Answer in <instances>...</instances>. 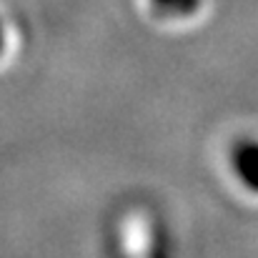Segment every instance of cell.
Wrapping results in <instances>:
<instances>
[{
    "instance_id": "1",
    "label": "cell",
    "mask_w": 258,
    "mask_h": 258,
    "mask_svg": "<svg viewBox=\"0 0 258 258\" xmlns=\"http://www.w3.org/2000/svg\"><path fill=\"white\" fill-rule=\"evenodd\" d=\"M231 168L243 188L258 193V141H238L231 148Z\"/></svg>"
},
{
    "instance_id": "2",
    "label": "cell",
    "mask_w": 258,
    "mask_h": 258,
    "mask_svg": "<svg viewBox=\"0 0 258 258\" xmlns=\"http://www.w3.org/2000/svg\"><path fill=\"white\" fill-rule=\"evenodd\" d=\"M0 48H3V28H0Z\"/></svg>"
}]
</instances>
